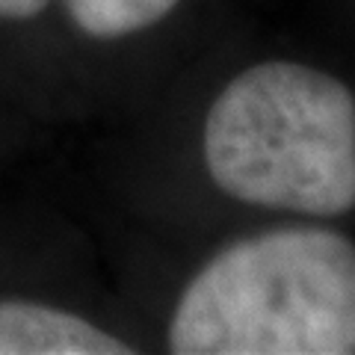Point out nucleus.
I'll use <instances>...</instances> for the list:
<instances>
[{
    "label": "nucleus",
    "instance_id": "1",
    "mask_svg": "<svg viewBox=\"0 0 355 355\" xmlns=\"http://www.w3.org/2000/svg\"><path fill=\"white\" fill-rule=\"evenodd\" d=\"M169 349L355 352V246L326 228H282L222 249L178 302Z\"/></svg>",
    "mask_w": 355,
    "mask_h": 355
},
{
    "label": "nucleus",
    "instance_id": "2",
    "mask_svg": "<svg viewBox=\"0 0 355 355\" xmlns=\"http://www.w3.org/2000/svg\"><path fill=\"white\" fill-rule=\"evenodd\" d=\"M205 163L231 198L340 216L355 207V98L326 71L261 62L210 107Z\"/></svg>",
    "mask_w": 355,
    "mask_h": 355
},
{
    "label": "nucleus",
    "instance_id": "3",
    "mask_svg": "<svg viewBox=\"0 0 355 355\" xmlns=\"http://www.w3.org/2000/svg\"><path fill=\"white\" fill-rule=\"evenodd\" d=\"M119 338L83 317L33 302H0V355H128Z\"/></svg>",
    "mask_w": 355,
    "mask_h": 355
},
{
    "label": "nucleus",
    "instance_id": "4",
    "mask_svg": "<svg viewBox=\"0 0 355 355\" xmlns=\"http://www.w3.org/2000/svg\"><path fill=\"white\" fill-rule=\"evenodd\" d=\"M178 0H65L74 24L95 39H119L157 24Z\"/></svg>",
    "mask_w": 355,
    "mask_h": 355
},
{
    "label": "nucleus",
    "instance_id": "5",
    "mask_svg": "<svg viewBox=\"0 0 355 355\" xmlns=\"http://www.w3.org/2000/svg\"><path fill=\"white\" fill-rule=\"evenodd\" d=\"M48 6V0H0V18H33Z\"/></svg>",
    "mask_w": 355,
    "mask_h": 355
}]
</instances>
